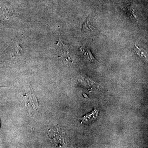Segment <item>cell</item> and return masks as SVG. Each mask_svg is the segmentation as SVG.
I'll return each instance as SVG.
<instances>
[{"label":"cell","instance_id":"3","mask_svg":"<svg viewBox=\"0 0 148 148\" xmlns=\"http://www.w3.org/2000/svg\"><path fill=\"white\" fill-rule=\"evenodd\" d=\"M96 30L95 27H93L90 22V18L89 16H88L87 18L85 20L83 23L82 31L83 32H94Z\"/></svg>","mask_w":148,"mask_h":148},{"label":"cell","instance_id":"1","mask_svg":"<svg viewBox=\"0 0 148 148\" xmlns=\"http://www.w3.org/2000/svg\"><path fill=\"white\" fill-rule=\"evenodd\" d=\"M98 111L96 109H94L89 113L86 114L79 119L82 123L88 124L93 122L98 118Z\"/></svg>","mask_w":148,"mask_h":148},{"label":"cell","instance_id":"2","mask_svg":"<svg viewBox=\"0 0 148 148\" xmlns=\"http://www.w3.org/2000/svg\"><path fill=\"white\" fill-rule=\"evenodd\" d=\"M80 51L83 56L88 61L95 64L98 63V61L92 55L89 46L82 47L80 48Z\"/></svg>","mask_w":148,"mask_h":148},{"label":"cell","instance_id":"4","mask_svg":"<svg viewBox=\"0 0 148 148\" xmlns=\"http://www.w3.org/2000/svg\"><path fill=\"white\" fill-rule=\"evenodd\" d=\"M135 53L143 60L147 61V56L146 51L140 48L138 46L135 45L134 48Z\"/></svg>","mask_w":148,"mask_h":148}]
</instances>
